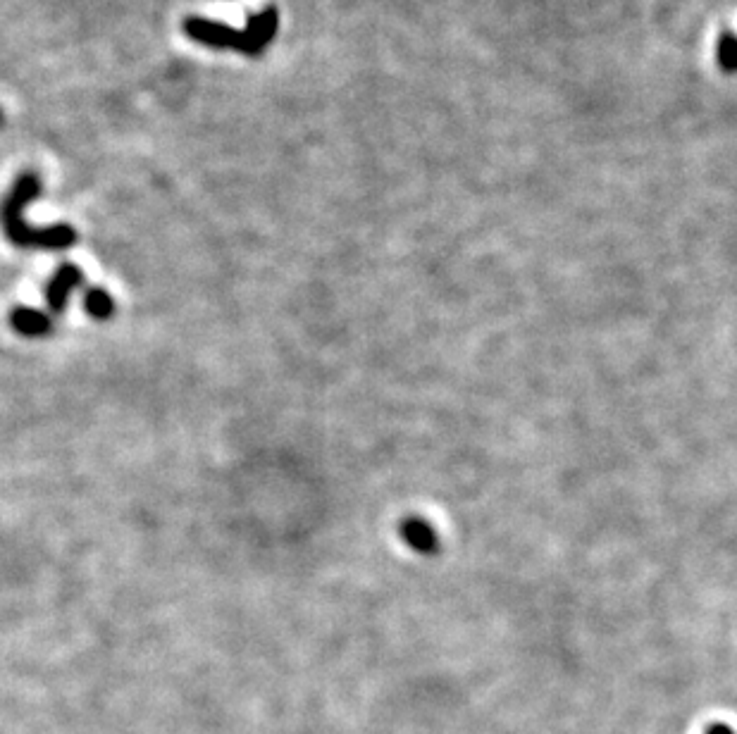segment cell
<instances>
[{
  "label": "cell",
  "instance_id": "cell-1",
  "mask_svg": "<svg viewBox=\"0 0 737 734\" xmlns=\"http://www.w3.org/2000/svg\"><path fill=\"white\" fill-rule=\"evenodd\" d=\"M41 194L39 174H22L17 184L12 186L10 194L0 203V225L5 229V236L20 248H51V251H63L77 244V229L70 225H55L46 229H36L27 225L22 217V210Z\"/></svg>",
  "mask_w": 737,
  "mask_h": 734
},
{
  "label": "cell",
  "instance_id": "cell-2",
  "mask_svg": "<svg viewBox=\"0 0 737 734\" xmlns=\"http://www.w3.org/2000/svg\"><path fill=\"white\" fill-rule=\"evenodd\" d=\"M277 24H280V12L268 8L258 15H251L249 27L244 31L229 29L227 24L220 22L201 20V17H189V20H184V34L210 48H229V51H239L244 55H260L275 39Z\"/></svg>",
  "mask_w": 737,
  "mask_h": 734
},
{
  "label": "cell",
  "instance_id": "cell-3",
  "mask_svg": "<svg viewBox=\"0 0 737 734\" xmlns=\"http://www.w3.org/2000/svg\"><path fill=\"white\" fill-rule=\"evenodd\" d=\"M84 275L77 265H63L58 272H55L51 282L46 286V303L51 308L53 315L65 313L67 306V298L77 286H82Z\"/></svg>",
  "mask_w": 737,
  "mask_h": 734
},
{
  "label": "cell",
  "instance_id": "cell-4",
  "mask_svg": "<svg viewBox=\"0 0 737 734\" xmlns=\"http://www.w3.org/2000/svg\"><path fill=\"white\" fill-rule=\"evenodd\" d=\"M10 325L15 332H20L22 337L29 339H41L48 337L53 329V315L51 313H43V310L36 308H15L10 313Z\"/></svg>",
  "mask_w": 737,
  "mask_h": 734
},
{
  "label": "cell",
  "instance_id": "cell-5",
  "mask_svg": "<svg viewBox=\"0 0 737 734\" xmlns=\"http://www.w3.org/2000/svg\"><path fill=\"white\" fill-rule=\"evenodd\" d=\"M401 537L413 551L432 556L439 551V534L425 518H406L401 525Z\"/></svg>",
  "mask_w": 737,
  "mask_h": 734
},
{
  "label": "cell",
  "instance_id": "cell-6",
  "mask_svg": "<svg viewBox=\"0 0 737 734\" xmlns=\"http://www.w3.org/2000/svg\"><path fill=\"white\" fill-rule=\"evenodd\" d=\"M84 308H86V313L94 317V320H110V317L115 315L113 296H110L108 291L98 289V286H94V289H86Z\"/></svg>",
  "mask_w": 737,
  "mask_h": 734
},
{
  "label": "cell",
  "instance_id": "cell-7",
  "mask_svg": "<svg viewBox=\"0 0 737 734\" xmlns=\"http://www.w3.org/2000/svg\"><path fill=\"white\" fill-rule=\"evenodd\" d=\"M718 62H721L726 70H737V39L735 36L726 34L718 41Z\"/></svg>",
  "mask_w": 737,
  "mask_h": 734
},
{
  "label": "cell",
  "instance_id": "cell-8",
  "mask_svg": "<svg viewBox=\"0 0 737 734\" xmlns=\"http://www.w3.org/2000/svg\"><path fill=\"white\" fill-rule=\"evenodd\" d=\"M0 122H3V113H0Z\"/></svg>",
  "mask_w": 737,
  "mask_h": 734
}]
</instances>
